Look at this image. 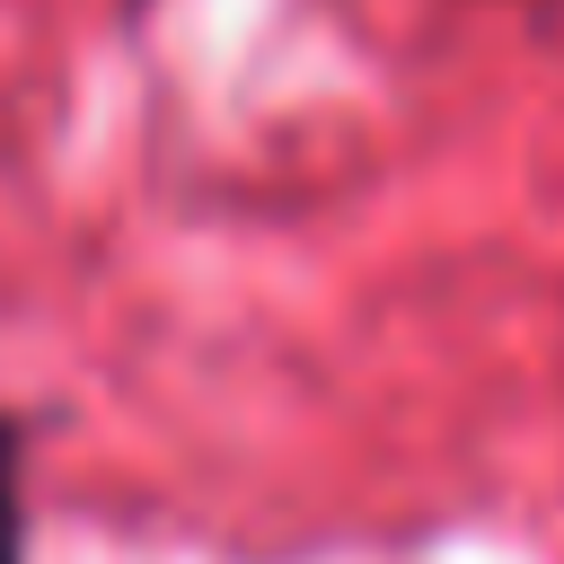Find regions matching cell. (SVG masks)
Segmentation results:
<instances>
[{"label":"cell","instance_id":"6da1fadb","mask_svg":"<svg viewBox=\"0 0 564 564\" xmlns=\"http://www.w3.org/2000/svg\"><path fill=\"white\" fill-rule=\"evenodd\" d=\"M0 564H26V511H18V432L0 423Z\"/></svg>","mask_w":564,"mask_h":564}]
</instances>
